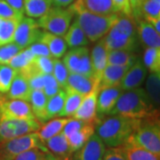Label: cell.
<instances>
[{"label": "cell", "mask_w": 160, "mask_h": 160, "mask_svg": "<svg viewBox=\"0 0 160 160\" xmlns=\"http://www.w3.org/2000/svg\"><path fill=\"white\" fill-rule=\"evenodd\" d=\"M31 90H43L44 86V75L35 76L28 79Z\"/></svg>", "instance_id": "47"}, {"label": "cell", "mask_w": 160, "mask_h": 160, "mask_svg": "<svg viewBox=\"0 0 160 160\" xmlns=\"http://www.w3.org/2000/svg\"><path fill=\"white\" fill-rule=\"evenodd\" d=\"M65 90V99L63 104L62 109L59 117H67L71 118L74 113L78 109L80 103L86 94H82L78 92H76L71 89H64Z\"/></svg>", "instance_id": "30"}, {"label": "cell", "mask_w": 160, "mask_h": 160, "mask_svg": "<svg viewBox=\"0 0 160 160\" xmlns=\"http://www.w3.org/2000/svg\"><path fill=\"white\" fill-rule=\"evenodd\" d=\"M123 92L124 90L120 85L100 87L97 96L96 113L99 115L110 114Z\"/></svg>", "instance_id": "13"}, {"label": "cell", "mask_w": 160, "mask_h": 160, "mask_svg": "<svg viewBox=\"0 0 160 160\" xmlns=\"http://www.w3.org/2000/svg\"><path fill=\"white\" fill-rule=\"evenodd\" d=\"M145 90L155 107H158L160 103V72L149 73Z\"/></svg>", "instance_id": "34"}, {"label": "cell", "mask_w": 160, "mask_h": 160, "mask_svg": "<svg viewBox=\"0 0 160 160\" xmlns=\"http://www.w3.org/2000/svg\"><path fill=\"white\" fill-rule=\"evenodd\" d=\"M142 62L149 72H160V48L146 47Z\"/></svg>", "instance_id": "36"}, {"label": "cell", "mask_w": 160, "mask_h": 160, "mask_svg": "<svg viewBox=\"0 0 160 160\" xmlns=\"http://www.w3.org/2000/svg\"><path fill=\"white\" fill-rule=\"evenodd\" d=\"M40 122L34 119H18L0 117V142L26 133L37 132Z\"/></svg>", "instance_id": "8"}, {"label": "cell", "mask_w": 160, "mask_h": 160, "mask_svg": "<svg viewBox=\"0 0 160 160\" xmlns=\"http://www.w3.org/2000/svg\"><path fill=\"white\" fill-rule=\"evenodd\" d=\"M126 141L160 155V126L157 112L141 119L137 128Z\"/></svg>", "instance_id": "5"}, {"label": "cell", "mask_w": 160, "mask_h": 160, "mask_svg": "<svg viewBox=\"0 0 160 160\" xmlns=\"http://www.w3.org/2000/svg\"><path fill=\"white\" fill-rule=\"evenodd\" d=\"M47 153L40 149H32L18 155L13 160H44Z\"/></svg>", "instance_id": "43"}, {"label": "cell", "mask_w": 160, "mask_h": 160, "mask_svg": "<svg viewBox=\"0 0 160 160\" xmlns=\"http://www.w3.org/2000/svg\"><path fill=\"white\" fill-rule=\"evenodd\" d=\"M137 56L133 51L129 50H109L107 54V64L117 66H132Z\"/></svg>", "instance_id": "31"}, {"label": "cell", "mask_w": 160, "mask_h": 160, "mask_svg": "<svg viewBox=\"0 0 160 160\" xmlns=\"http://www.w3.org/2000/svg\"><path fill=\"white\" fill-rule=\"evenodd\" d=\"M141 119H134L120 115H110L99 123L96 133L105 146L114 148L122 146L137 128Z\"/></svg>", "instance_id": "3"}, {"label": "cell", "mask_w": 160, "mask_h": 160, "mask_svg": "<svg viewBox=\"0 0 160 160\" xmlns=\"http://www.w3.org/2000/svg\"><path fill=\"white\" fill-rule=\"evenodd\" d=\"M63 63L69 73L93 77L90 51L86 46L71 48L63 55Z\"/></svg>", "instance_id": "9"}, {"label": "cell", "mask_w": 160, "mask_h": 160, "mask_svg": "<svg viewBox=\"0 0 160 160\" xmlns=\"http://www.w3.org/2000/svg\"><path fill=\"white\" fill-rule=\"evenodd\" d=\"M63 38L67 43L68 47L70 48L86 46L90 43L85 32L80 28V26L76 21H74L72 24H70L69 28L63 36Z\"/></svg>", "instance_id": "28"}, {"label": "cell", "mask_w": 160, "mask_h": 160, "mask_svg": "<svg viewBox=\"0 0 160 160\" xmlns=\"http://www.w3.org/2000/svg\"><path fill=\"white\" fill-rule=\"evenodd\" d=\"M32 149H40L49 152L46 144L40 141L36 132L0 142V158L3 160H13L18 155Z\"/></svg>", "instance_id": "6"}, {"label": "cell", "mask_w": 160, "mask_h": 160, "mask_svg": "<svg viewBox=\"0 0 160 160\" xmlns=\"http://www.w3.org/2000/svg\"><path fill=\"white\" fill-rule=\"evenodd\" d=\"M141 16L149 22L160 33V2L155 0H143L140 7Z\"/></svg>", "instance_id": "25"}, {"label": "cell", "mask_w": 160, "mask_h": 160, "mask_svg": "<svg viewBox=\"0 0 160 160\" xmlns=\"http://www.w3.org/2000/svg\"><path fill=\"white\" fill-rule=\"evenodd\" d=\"M148 69H146L141 59H137L135 62L127 69L124 78L120 82V86L124 91L140 87L147 77Z\"/></svg>", "instance_id": "14"}, {"label": "cell", "mask_w": 160, "mask_h": 160, "mask_svg": "<svg viewBox=\"0 0 160 160\" xmlns=\"http://www.w3.org/2000/svg\"><path fill=\"white\" fill-rule=\"evenodd\" d=\"M105 150V144L94 132L79 149L73 153V160H102Z\"/></svg>", "instance_id": "12"}, {"label": "cell", "mask_w": 160, "mask_h": 160, "mask_svg": "<svg viewBox=\"0 0 160 160\" xmlns=\"http://www.w3.org/2000/svg\"><path fill=\"white\" fill-rule=\"evenodd\" d=\"M74 12L69 8L52 6L37 21L40 29L44 31L63 37L69 28Z\"/></svg>", "instance_id": "7"}, {"label": "cell", "mask_w": 160, "mask_h": 160, "mask_svg": "<svg viewBox=\"0 0 160 160\" xmlns=\"http://www.w3.org/2000/svg\"><path fill=\"white\" fill-rule=\"evenodd\" d=\"M0 117L18 119L36 118L28 102L0 97Z\"/></svg>", "instance_id": "11"}, {"label": "cell", "mask_w": 160, "mask_h": 160, "mask_svg": "<svg viewBox=\"0 0 160 160\" xmlns=\"http://www.w3.org/2000/svg\"><path fill=\"white\" fill-rule=\"evenodd\" d=\"M18 73V70L7 64H0V87L2 93L8 92L12 82Z\"/></svg>", "instance_id": "38"}, {"label": "cell", "mask_w": 160, "mask_h": 160, "mask_svg": "<svg viewBox=\"0 0 160 160\" xmlns=\"http://www.w3.org/2000/svg\"><path fill=\"white\" fill-rule=\"evenodd\" d=\"M61 158H57L56 156H54L53 154H52L51 152H48L47 154H46V158H45V159L44 160H60Z\"/></svg>", "instance_id": "51"}, {"label": "cell", "mask_w": 160, "mask_h": 160, "mask_svg": "<svg viewBox=\"0 0 160 160\" xmlns=\"http://www.w3.org/2000/svg\"><path fill=\"white\" fill-rule=\"evenodd\" d=\"M8 5L18 11L23 12V0H5Z\"/></svg>", "instance_id": "49"}, {"label": "cell", "mask_w": 160, "mask_h": 160, "mask_svg": "<svg viewBox=\"0 0 160 160\" xmlns=\"http://www.w3.org/2000/svg\"><path fill=\"white\" fill-rule=\"evenodd\" d=\"M69 8L74 12V21L83 29L90 42H97L105 37L119 15V13L110 15L93 13L86 10L80 0H74V2L69 5Z\"/></svg>", "instance_id": "1"}, {"label": "cell", "mask_w": 160, "mask_h": 160, "mask_svg": "<svg viewBox=\"0 0 160 160\" xmlns=\"http://www.w3.org/2000/svg\"><path fill=\"white\" fill-rule=\"evenodd\" d=\"M47 99L43 90H31L28 102L36 119L38 122H46V108Z\"/></svg>", "instance_id": "26"}, {"label": "cell", "mask_w": 160, "mask_h": 160, "mask_svg": "<svg viewBox=\"0 0 160 160\" xmlns=\"http://www.w3.org/2000/svg\"><path fill=\"white\" fill-rule=\"evenodd\" d=\"M46 146L49 152L56 156L61 159L72 158L73 152L71 151L69 147L68 139L65 136L62 131L53 137L50 138L46 142Z\"/></svg>", "instance_id": "18"}, {"label": "cell", "mask_w": 160, "mask_h": 160, "mask_svg": "<svg viewBox=\"0 0 160 160\" xmlns=\"http://www.w3.org/2000/svg\"><path fill=\"white\" fill-rule=\"evenodd\" d=\"M0 22H1V19H0Z\"/></svg>", "instance_id": "56"}, {"label": "cell", "mask_w": 160, "mask_h": 160, "mask_svg": "<svg viewBox=\"0 0 160 160\" xmlns=\"http://www.w3.org/2000/svg\"><path fill=\"white\" fill-rule=\"evenodd\" d=\"M69 74V72L62 61L57 58H53V67H52V75L54 78V79L57 81L60 87L62 89H65V87L67 86Z\"/></svg>", "instance_id": "39"}, {"label": "cell", "mask_w": 160, "mask_h": 160, "mask_svg": "<svg viewBox=\"0 0 160 160\" xmlns=\"http://www.w3.org/2000/svg\"><path fill=\"white\" fill-rule=\"evenodd\" d=\"M62 89L57 81L54 79L52 75H44V86H43V92H45L47 98H50L55 93H57Z\"/></svg>", "instance_id": "42"}, {"label": "cell", "mask_w": 160, "mask_h": 160, "mask_svg": "<svg viewBox=\"0 0 160 160\" xmlns=\"http://www.w3.org/2000/svg\"><path fill=\"white\" fill-rule=\"evenodd\" d=\"M51 7L50 0H23V12L28 17H41Z\"/></svg>", "instance_id": "32"}, {"label": "cell", "mask_w": 160, "mask_h": 160, "mask_svg": "<svg viewBox=\"0 0 160 160\" xmlns=\"http://www.w3.org/2000/svg\"><path fill=\"white\" fill-rule=\"evenodd\" d=\"M137 34L146 47L160 48V33L146 20L139 19L136 22Z\"/></svg>", "instance_id": "19"}, {"label": "cell", "mask_w": 160, "mask_h": 160, "mask_svg": "<svg viewBox=\"0 0 160 160\" xmlns=\"http://www.w3.org/2000/svg\"><path fill=\"white\" fill-rule=\"evenodd\" d=\"M94 121H86L84 126L68 136L67 139L71 151L74 153L75 151L79 149L94 133Z\"/></svg>", "instance_id": "21"}, {"label": "cell", "mask_w": 160, "mask_h": 160, "mask_svg": "<svg viewBox=\"0 0 160 160\" xmlns=\"http://www.w3.org/2000/svg\"><path fill=\"white\" fill-rule=\"evenodd\" d=\"M86 10L96 14L110 15L120 13L112 0H80Z\"/></svg>", "instance_id": "27"}, {"label": "cell", "mask_w": 160, "mask_h": 160, "mask_svg": "<svg viewBox=\"0 0 160 160\" xmlns=\"http://www.w3.org/2000/svg\"><path fill=\"white\" fill-rule=\"evenodd\" d=\"M102 160H128L122 146L109 148L105 150Z\"/></svg>", "instance_id": "44"}, {"label": "cell", "mask_w": 160, "mask_h": 160, "mask_svg": "<svg viewBox=\"0 0 160 160\" xmlns=\"http://www.w3.org/2000/svg\"><path fill=\"white\" fill-rule=\"evenodd\" d=\"M28 48L32 52V53L35 56H51L52 57L51 53L46 45L39 41H37L33 44H31L30 46H28Z\"/></svg>", "instance_id": "45"}, {"label": "cell", "mask_w": 160, "mask_h": 160, "mask_svg": "<svg viewBox=\"0 0 160 160\" xmlns=\"http://www.w3.org/2000/svg\"><path fill=\"white\" fill-rule=\"evenodd\" d=\"M155 1H158V2H160V0H155Z\"/></svg>", "instance_id": "53"}, {"label": "cell", "mask_w": 160, "mask_h": 160, "mask_svg": "<svg viewBox=\"0 0 160 160\" xmlns=\"http://www.w3.org/2000/svg\"><path fill=\"white\" fill-rule=\"evenodd\" d=\"M43 29H40L38 22L33 18L23 17L18 23L13 37V42L22 48H26L38 41Z\"/></svg>", "instance_id": "10"}, {"label": "cell", "mask_w": 160, "mask_h": 160, "mask_svg": "<svg viewBox=\"0 0 160 160\" xmlns=\"http://www.w3.org/2000/svg\"><path fill=\"white\" fill-rule=\"evenodd\" d=\"M107 54L108 49L105 46L104 39L102 38L98 40L96 45L92 47V51L90 52L92 75L98 82H100L102 71L107 66Z\"/></svg>", "instance_id": "16"}, {"label": "cell", "mask_w": 160, "mask_h": 160, "mask_svg": "<svg viewBox=\"0 0 160 160\" xmlns=\"http://www.w3.org/2000/svg\"><path fill=\"white\" fill-rule=\"evenodd\" d=\"M35 55L29 48H23L21 52H19L15 56H13L11 61L8 62L7 65L11 66L12 68L15 69L16 70L23 69L27 67L30 63L32 62Z\"/></svg>", "instance_id": "37"}, {"label": "cell", "mask_w": 160, "mask_h": 160, "mask_svg": "<svg viewBox=\"0 0 160 160\" xmlns=\"http://www.w3.org/2000/svg\"><path fill=\"white\" fill-rule=\"evenodd\" d=\"M38 41L46 45L52 58L60 59L63 57V55L68 50L67 43L63 37L52 34L51 32L43 30Z\"/></svg>", "instance_id": "17"}, {"label": "cell", "mask_w": 160, "mask_h": 160, "mask_svg": "<svg viewBox=\"0 0 160 160\" xmlns=\"http://www.w3.org/2000/svg\"><path fill=\"white\" fill-rule=\"evenodd\" d=\"M136 20L132 15L119 13L114 25L103 37L105 46L109 50L134 51L137 43Z\"/></svg>", "instance_id": "4"}, {"label": "cell", "mask_w": 160, "mask_h": 160, "mask_svg": "<svg viewBox=\"0 0 160 160\" xmlns=\"http://www.w3.org/2000/svg\"><path fill=\"white\" fill-rule=\"evenodd\" d=\"M20 21L18 20H3L0 22V46L13 42L14 33Z\"/></svg>", "instance_id": "35"}, {"label": "cell", "mask_w": 160, "mask_h": 160, "mask_svg": "<svg viewBox=\"0 0 160 160\" xmlns=\"http://www.w3.org/2000/svg\"><path fill=\"white\" fill-rule=\"evenodd\" d=\"M22 48L14 42L6 44L0 46V64H8L13 56H15L19 52H21Z\"/></svg>", "instance_id": "40"}, {"label": "cell", "mask_w": 160, "mask_h": 160, "mask_svg": "<svg viewBox=\"0 0 160 160\" xmlns=\"http://www.w3.org/2000/svg\"><path fill=\"white\" fill-rule=\"evenodd\" d=\"M120 13L132 15V10L128 0H112Z\"/></svg>", "instance_id": "46"}, {"label": "cell", "mask_w": 160, "mask_h": 160, "mask_svg": "<svg viewBox=\"0 0 160 160\" xmlns=\"http://www.w3.org/2000/svg\"><path fill=\"white\" fill-rule=\"evenodd\" d=\"M129 4L131 6L132 15L135 20H139L141 17V13H140V7L142 3L143 0H128Z\"/></svg>", "instance_id": "48"}, {"label": "cell", "mask_w": 160, "mask_h": 160, "mask_svg": "<svg viewBox=\"0 0 160 160\" xmlns=\"http://www.w3.org/2000/svg\"><path fill=\"white\" fill-rule=\"evenodd\" d=\"M24 12L18 11L8 5L5 0H0V19L3 20H18L21 21L24 16Z\"/></svg>", "instance_id": "41"}, {"label": "cell", "mask_w": 160, "mask_h": 160, "mask_svg": "<svg viewBox=\"0 0 160 160\" xmlns=\"http://www.w3.org/2000/svg\"><path fill=\"white\" fill-rule=\"evenodd\" d=\"M71 118L62 117L59 118H53V119L48 121L43 126H40V128L36 132L38 136L39 137L40 141L42 142L46 143L50 138L53 137L58 133L62 131L65 125L69 122Z\"/></svg>", "instance_id": "24"}, {"label": "cell", "mask_w": 160, "mask_h": 160, "mask_svg": "<svg viewBox=\"0 0 160 160\" xmlns=\"http://www.w3.org/2000/svg\"><path fill=\"white\" fill-rule=\"evenodd\" d=\"M128 160H159L160 155L155 154L148 149L127 142L122 145Z\"/></svg>", "instance_id": "29"}, {"label": "cell", "mask_w": 160, "mask_h": 160, "mask_svg": "<svg viewBox=\"0 0 160 160\" xmlns=\"http://www.w3.org/2000/svg\"><path fill=\"white\" fill-rule=\"evenodd\" d=\"M0 92H1V87H0Z\"/></svg>", "instance_id": "55"}, {"label": "cell", "mask_w": 160, "mask_h": 160, "mask_svg": "<svg viewBox=\"0 0 160 160\" xmlns=\"http://www.w3.org/2000/svg\"><path fill=\"white\" fill-rule=\"evenodd\" d=\"M60 160H73V158H67V159H60Z\"/></svg>", "instance_id": "52"}, {"label": "cell", "mask_w": 160, "mask_h": 160, "mask_svg": "<svg viewBox=\"0 0 160 160\" xmlns=\"http://www.w3.org/2000/svg\"><path fill=\"white\" fill-rule=\"evenodd\" d=\"M30 92H31V88L29 86L28 80L22 75L18 72L14 77L10 88L7 92V98L15 99V100H23L28 102Z\"/></svg>", "instance_id": "23"}, {"label": "cell", "mask_w": 160, "mask_h": 160, "mask_svg": "<svg viewBox=\"0 0 160 160\" xmlns=\"http://www.w3.org/2000/svg\"><path fill=\"white\" fill-rule=\"evenodd\" d=\"M99 85L95 86L93 89L86 93L80 103L78 109L71 117L75 119H81L85 121H94L96 118V104L99 92Z\"/></svg>", "instance_id": "15"}, {"label": "cell", "mask_w": 160, "mask_h": 160, "mask_svg": "<svg viewBox=\"0 0 160 160\" xmlns=\"http://www.w3.org/2000/svg\"><path fill=\"white\" fill-rule=\"evenodd\" d=\"M52 6H58V7H67L71 5L74 0H50Z\"/></svg>", "instance_id": "50"}, {"label": "cell", "mask_w": 160, "mask_h": 160, "mask_svg": "<svg viewBox=\"0 0 160 160\" xmlns=\"http://www.w3.org/2000/svg\"><path fill=\"white\" fill-rule=\"evenodd\" d=\"M97 85H99V82L93 77L69 73L67 81V86L65 87V89L68 88L78 92L82 94H86Z\"/></svg>", "instance_id": "20"}, {"label": "cell", "mask_w": 160, "mask_h": 160, "mask_svg": "<svg viewBox=\"0 0 160 160\" xmlns=\"http://www.w3.org/2000/svg\"><path fill=\"white\" fill-rule=\"evenodd\" d=\"M64 99H65V90L62 88L60 89V91L57 93L47 99L46 108V121L60 116L64 104Z\"/></svg>", "instance_id": "33"}, {"label": "cell", "mask_w": 160, "mask_h": 160, "mask_svg": "<svg viewBox=\"0 0 160 160\" xmlns=\"http://www.w3.org/2000/svg\"><path fill=\"white\" fill-rule=\"evenodd\" d=\"M0 160H3V159H2V158H0Z\"/></svg>", "instance_id": "54"}, {"label": "cell", "mask_w": 160, "mask_h": 160, "mask_svg": "<svg viewBox=\"0 0 160 160\" xmlns=\"http://www.w3.org/2000/svg\"><path fill=\"white\" fill-rule=\"evenodd\" d=\"M157 108L144 88L124 91L109 115H120L134 119H143L157 112Z\"/></svg>", "instance_id": "2"}, {"label": "cell", "mask_w": 160, "mask_h": 160, "mask_svg": "<svg viewBox=\"0 0 160 160\" xmlns=\"http://www.w3.org/2000/svg\"><path fill=\"white\" fill-rule=\"evenodd\" d=\"M129 69V66H117L107 64L101 76L99 87L113 86L119 85L122 78Z\"/></svg>", "instance_id": "22"}]
</instances>
